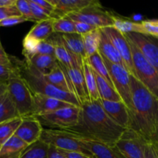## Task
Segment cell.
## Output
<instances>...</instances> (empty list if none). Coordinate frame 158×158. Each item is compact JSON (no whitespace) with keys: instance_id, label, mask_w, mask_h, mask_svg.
Masks as SVG:
<instances>
[{"instance_id":"obj_15","label":"cell","mask_w":158,"mask_h":158,"mask_svg":"<svg viewBox=\"0 0 158 158\" xmlns=\"http://www.w3.org/2000/svg\"><path fill=\"white\" fill-rule=\"evenodd\" d=\"M69 131V130H68ZM73 132V131H72ZM74 133V132H73ZM74 134L80 139L82 145L94 158H125L115 144H107Z\"/></svg>"},{"instance_id":"obj_1","label":"cell","mask_w":158,"mask_h":158,"mask_svg":"<svg viewBox=\"0 0 158 158\" xmlns=\"http://www.w3.org/2000/svg\"><path fill=\"white\" fill-rule=\"evenodd\" d=\"M69 131L101 143L115 144L125 128L110 118L99 100H88L81 104L78 123Z\"/></svg>"},{"instance_id":"obj_44","label":"cell","mask_w":158,"mask_h":158,"mask_svg":"<svg viewBox=\"0 0 158 158\" xmlns=\"http://www.w3.org/2000/svg\"><path fill=\"white\" fill-rule=\"evenodd\" d=\"M144 158H158L153 143L148 141L144 148Z\"/></svg>"},{"instance_id":"obj_8","label":"cell","mask_w":158,"mask_h":158,"mask_svg":"<svg viewBox=\"0 0 158 158\" xmlns=\"http://www.w3.org/2000/svg\"><path fill=\"white\" fill-rule=\"evenodd\" d=\"M102 58L107 69L114 88L119 94L122 101L127 106L131 116L133 111L131 90V74L125 68L110 63L104 57L102 56Z\"/></svg>"},{"instance_id":"obj_9","label":"cell","mask_w":158,"mask_h":158,"mask_svg":"<svg viewBox=\"0 0 158 158\" xmlns=\"http://www.w3.org/2000/svg\"><path fill=\"white\" fill-rule=\"evenodd\" d=\"M67 16L74 22H83L98 29L114 26V15L103 9L102 5H92L79 12L68 14Z\"/></svg>"},{"instance_id":"obj_42","label":"cell","mask_w":158,"mask_h":158,"mask_svg":"<svg viewBox=\"0 0 158 158\" xmlns=\"http://www.w3.org/2000/svg\"><path fill=\"white\" fill-rule=\"evenodd\" d=\"M26 21H27V19L23 15L9 17V18L5 19L0 21V27H9V26H15V25L25 23Z\"/></svg>"},{"instance_id":"obj_50","label":"cell","mask_w":158,"mask_h":158,"mask_svg":"<svg viewBox=\"0 0 158 158\" xmlns=\"http://www.w3.org/2000/svg\"><path fill=\"white\" fill-rule=\"evenodd\" d=\"M7 92V83H0V98Z\"/></svg>"},{"instance_id":"obj_31","label":"cell","mask_w":158,"mask_h":158,"mask_svg":"<svg viewBox=\"0 0 158 158\" xmlns=\"http://www.w3.org/2000/svg\"><path fill=\"white\" fill-rule=\"evenodd\" d=\"M100 35H101L100 29H95L88 33L82 35L86 58L98 51L100 42Z\"/></svg>"},{"instance_id":"obj_11","label":"cell","mask_w":158,"mask_h":158,"mask_svg":"<svg viewBox=\"0 0 158 158\" xmlns=\"http://www.w3.org/2000/svg\"><path fill=\"white\" fill-rule=\"evenodd\" d=\"M59 66L64 73L71 93L76 96L79 103H80V106L83 103L89 100L83 77V66L67 68L60 63H59Z\"/></svg>"},{"instance_id":"obj_4","label":"cell","mask_w":158,"mask_h":158,"mask_svg":"<svg viewBox=\"0 0 158 158\" xmlns=\"http://www.w3.org/2000/svg\"><path fill=\"white\" fill-rule=\"evenodd\" d=\"M7 93L20 117L31 116L32 110V93L19 75L14 66L13 72L7 82Z\"/></svg>"},{"instance_id":"obj_39","label":"cell","mask_w":158,"mask_h":158,"mask_svg":"<svg viewBox=\"0 0 158 158\" xmlns=\"http://www.w3.org/2000/svg\"><path fill=\"white\" fill-rule=\"evenodd\" d=\"M35 54L49 55L55 56V49H54V45L52 42L49 39L39 42L36 49H35Z\"/></svg>"},{"instance_id":"obj_48","label":"cell","mask_w":158,"mask_h":158,"mask_svg":"<svg viewBox=\"0 0 158 158\" xmlns=\"http://www.w3.org/2000/svg\"><path fill=\"white\" fill-rule=\"evenodd\" d=\"M48 158H66L62 154L61 151L57 148H54V147L49 146V156Z\"/></svg>"},{"instance_id":"obj_51","label":"cell","mask_w":158,"mask_h":158,"mask_svg":"<svg viewBox=\"0 0 158 158\" xmlns=\"http://www.w3.org/2000/svg\"><path fill=\"white\" fill-rule=\"evenodd\" d=\"M151 143H154L155 145L158 146V125H157V131H156L155 134H154V137H153L152 140H151Z\"/></svg>"},{"instance_id":"obj_34","label":"cell","mask_w":158,"mask_h":158,"mask_svg":"<svg viewBox=\"0 0 158 158\" xmlns=\"http://www.w3.org/2000/svg\"><path fill=\"white\" fill-rule=\"evenodd\" d=\"M53 31L54 33L59 34L77 33L74 22L67 15L54 19Z\"/></svg>"},{"instance_id":"obj_46","label":"cell","mask_w":158,"mask_h":158,"mask_svg":"<svg viewBox=\"0 0 158 158\" xmlns=\"http://www.w3.org/2000/svg\"><path fill=\"white\" fill-rule=\"evenodd\" d=\"M60 151L66 158H94L93 156L86 155V154H83V153L75 152V151H61V150H60Z\"/></svg>"},{"instance_id":"obj_40","label":"cell","mask_w":158,"mask_h":158,"mask_svg":"<svg viewBox=\"0 0 158 158\" xmlns=\"http://www.w3.org/2000/svg\"><path fill=\"white\" fill-rule=\"evenodd\" d=\"M19 15H21V14L15 6H9V7H0V21L9 17L19 16Z\"/></svg>"},{"instance_id":"obj_47","label":"cell","mask_w":158,"mask_h":158,"mask_svg":"<svg viewBox=\"0 0 158 158\" xmlns=\"http://www.w3.org/2000/svg\"><path fill=\"white\" fill-rule=\"evenodd\" d=\"M0 63L4 65H12L10 56L5 51L4 48L2 45L1 40H0Z\"/></svg>"},{"instance_id":"obj_52","label":"cell","mask_w":158,"mask_h":158,"mask_svg":"<svg viewBox=\"0 0 158 158\" xmlns=\"http://www.w3.org/2000/svg\"><path fill=\"white\" fill-rule=\"evenodd\" d=\"M153 144L154 145V148H155V151H156V152H157V156H158V146H157V145H155V144H154V143H153Z\"/></svg>"},{"instance_id":"obj_22","label":"cell","mask_w":158,"mask_h":158,"mask_svg":"<svg viewBox=\"0 0 158 158\" xmlns=\"http://www.w3.org/2000/svg\"><path fill=\"white\" fill-rule=\"evenodd\" d=\"M61 37L66 49L72 55L80 60H83L86 58L83 38L81 35L78 33L61 34Z\"/></svg>"},{"instance_id":"obj_14","label":"cell","mask_w":158,"mask_h":158,"mask_svg":"<svg viewBox=\"0 0 158 158\" xmlns=\"http://www.w3.org/2000/svg\"><path fill=\"white\" fill-rule=\"evenodd\" d=\"M43 131V125L38 118L28 116L22 117L21 123L14 135L29 145L40 140Z\"/></svg>"},{"instance_id":"obj_24","label":"cell","mask_w":158,"mask_h":158,"mask_svg":"<svg viewBox=\"0 0 158 158\" xmlns=\"http://www.w3.org/2000/svg\"><path fill=\"white\" fill-rule=\"evenodd\" d=\"M53 21L54 19H49L37 22L26 35L39 42L48 40L54 33Z\"/></svg>"},{"instance_id":"obj_41","label":"cell","mask_w":158,"mask_h":158,"mask_svg":"<svg viewBox=\"0 0 158 158\" xmlns=\"http://www.w3.org/2000/svg\"><path fill=\"white\" fill-rule=\"evenodd\" d=\"M13 72V66L0 63V83H7Z\"/></svg>"},{"instance_id":"obj_30","label":"cell","mask_w":158,"mask_h":158,"mask_svg":"<svg viewBox=\"0 0 158 158\" xmlns=\"http://www.w3.org/2000/svg\"><path fill=\"white\" fill-rule=\"evenodd\" d=\"M49 145L39 140L29 144L25 149L19 158H48Z\"/></svg>"},{"instance_id":"obj_35","label":"cell","mask_w":158,"mask_h":158,"mask_svg":"<svg viewBox=\"0 0 158 158\" xmlns=\"http://www.w3.org/2000/svg\"><path fill=\"white\" fill-rule=\"evenodd\" d=\"M28 2H29V6H30L32 15H33L35 19L36 20V23L37 22L43 21V20H47L49 19H53L52 18V15H53L52 12H49V11L40 7V6H37L36 4H35L32 0H28Z\"/></svg>"},{"instance_id":"obj_12","label":"cell","mask_w":158,"mask_h":158,"mask_svg":"<svg viewBox=\"0 0 158 158\" xmlns=\"http://www.w3.org/2000/svg\"><path fill=\"white\" fill-rule=\"evenodd\" d=\"M129 41L134 43L144 58L158 72V40L140 33L124 34Z\"/></svg>"},{"instance_id":"obj_5","label":"cell","mask_w":158,"mask_h":158,"mask_svg":"<svg viewBox=\"0 0 158 158\" xmlns=\"http://www.w3.org/2000/svg\"><path fill=\"white\" fill-rule=\"evenodd\" d=\"M40 140L61 151H75L92 156L82 145L77 135L68 130L43 129Z\"/></svg>"},{"instance_id":"obj_21","label":"cell","mask_w":158,"mask_h":158,"mask_svg":"<svg viewBox=\"0 0 158 158\" xmlns=\"http://www.w3.org/2000/svg\"><path fill=\"white\" fill-rule=\"evenodd\" d=\"M29 144L13 135L6 140L0 149V158H19Z\"/></svg>"},{"instance_id":"obj_36","label":"cell","mask_w":158,"mask_h":158,"mask_svg":"<svg viewBox=\"0 0 158 158\" xmlns=\"http://www.w3.org/2000/svg\"><path fill=\"white\" fill-rule=\"evenodd\" d=\"M38 43L39 41H37V40L30 38V37H28L27 35L25 36L23 41V53L25 56L26 60H29V58L35 55V49H36Z\"/></svg>"},{"instance_id":"obj_2","label":"cell","mask_w":158,"mask_h":158,"mask_svg":"<svg viewBox=\"0 0 158 158\" xmlns=\"http://www.w3.org/2000/svg\"><path fill=\"white\" fill-rule=\"evenodd\" d=\"M131 90L133 111L130 128L151 142L158 125V99L131 75Z\"/></svg>"},{"instance_id":"obj_37","label":"cell","mask_w":158,"mask_h":158,"mask_svg":"<svg viewBox=\"0 0 158 158\" xmlns=\"http://www.w3.org/2000/svg\"><path fill=\"white\" fill-rule=\"evenodd\" d=\"M15 6L18 9L21 15L25 17L27 19V21L35 22L36 23V20L35 19L33 15H32V10H31L30 6H29L28 0H16Z\"/></svg>"},{"instance_id":"obj_17","label":"cell","mask_w":158,"mask_h":158,"mask_svg":"<svg viewBox=\"0 0 158 158\" xmlns=\"http://www.w3.org/2000/svg\"><path fill=\"white\" fill-rule=\"evenodd\" d=\"M73 105L53 97H46L39 94H32V110L31 116L37 117Z\"/></svg>"},{"instance_id":"obj_10","label":"cell","mask_w":158,"mask_h":158,"mask_svg":"<svg viewBox=\"0 0 158 158\" xmlns=\"http://www.w3.org/2000/svg\"><path fill=\"white\" fill-rule=\"evenodd\" d=\"M148 140L132 128H127L115 145L125 158H144Z\"/></svg>"},{"instance_id":"obj_49","label":"cell","mask_w":158,"mask_h":158,"mask_svg":"<svg viewBox=\"0 0 158 158\" xmlns=\"http://www.w3.org/2000/svg\"><path fill=\"white\" fill-rule=\"evenodd\" d=\"M16 0H0V7H9L15 6Z\"/></svg>"},{"instance_id":"obj_7","label":"cell","mask_w":158,"mask_h":158,"mask_svg":"<svg viewBox=\"0 0 158 158\" xmlns=\"http://www.w3.org/2000/svg\"><path fill=\"white\" fill-rule=\"evenodd\" d=\"M80 114V106H70L35 117L38 118L42 125L47 126L49 129L69 130L77 126Z\"/></svg>"},{"instance_id":"obj_25","label":"cell","mask_w":158,"mask_h":158,"mask_svg":"<svg viewBox=\"0 0 158 158\" xmlns=\"http://www.w3.org/2000/svg\"><path fill=\"white\" fill-rule=\"evenodd\" d=\"M94 74L97 83L100 100L106 101H122L121 98L115 89L104 78H103L95 71H94Z\"/></svg>"},{"instance_id":"obj_28","label":"cell","mask_w":158,"mask_h":158,"mask_svg":"<svg viewBox=\"0 0 158 158\" xmlns=\"http://www.w3.org/2000/svg\"><path fill=\"white\" fill-rule=\"evenodd\" d=\"M113 27H114L123 34L134 32V33H140L144 35V31H143L141 23L131 21V20L118 17L115 15H114Z\"/></svg>"},{"instance_id":"obj_27","label":"cell","mask_w":158,"mask_h":158,"mask_svg":"<svg viewBox=\"0 0 158 158\" xmlns=\"http://www.w3.org/2000/svg\"><path fill=\"white\" fill-rule=\"evenodd\" d=\"M20 117L15 105L6 92L0 98V123Z\"/></svg>"},{"instance_id":"obj_32","label":"cell","mask_w":158,"mask_h":158,"mask_svg":"<svg viewBox=\"0 0 158 158\" xmlns=\"http://www.w3.org/2000/svg\"><path fill=\"white\" fill-rule=\"evenodd\" d=\"M86 59L87 60L88 63L89 64V66L93 69V70L97 73L103 78H104L114 87L112 82H111L110 77L109 73H108L107 69H106V66H105L104 63H103V58H102V56L100 55V52L97 51L95 53L89 56H88Z\"/></svg>"},{"instance_id":"obj_26","label":"cell","mask_w":158,"mask_h":158,"mask_svg":"<svg viewBox=\"0 0 158 158\" xmlns=\"http://www.w3.org/2000/svg\"><path fill=\"white\" fill-rule=\"evenodd\" d=\"M83 73L89 100L91 101L99 100L100 96H99L98 90H97V83H96L94 71L88 63L86 58L83 59Z\"/></svg>"},{"instance_id":"obj_3","label":"cell","mask_w":158,"mask_h":158,"mask_svg":"<svg viewBox=\"0 0 158 158\" xmlns=\"http://www.w3.org/2000/svg\"><path fill=\"white\" fill-rule=\"evenodd\" d=\"M10 59L16 72L32 94H39L46 97H53L70 103L73 106H80V103L74 94L61 90L51 84L45 79L43 74L29 66L26 61L23 62L11 56Z\"/></svg>"},{"instance_id":"obj_13","label":"cell","mask_w":158,"mask_h":158,"mask_svg":"<svg viewBox=\"0 0 158 158\" xmlns=\"http://www.w3.org/2000/svg\"><path fill=\"white\" fill-rule=\"evenodd\" d=\"M101 30L106 34V36L110 39V40L112 42L117 50L118 51L123 63H125V66L127 69L128 73L131 76L135 77L131 46H130L129 41L126 38L124 34L119 32L117 29H116L113 26L103 28V29H101Z\"/></svg>"},{"instance_id":"obj_45","label":"cell","mask_w":158,"mask_h":158,"mask_svg":"<svg viewBox=\"0 0 158 158\" xmlns=\"http://www.w3.org/2000/svg\"><path fill=\"white\" fill-rule=\"evenodd\" d=\"M35 4H36L37 6H39L40 7L43 8V9H46V10L49 11V12H52L53 14L54 10H55V7L49 2V1H46V0H32ZM53 16V15H52ZM53 18V17H52Z\"/></svg>"},{"instance_id":"obj_23","label":"cell","mask_w":158,"mask_h":158,"mask_svg":"<svg viewBox=\"0 0 158 158\" xmlns=\"http://www.w3.org/2000/svg\"><path fill=\"white\" fill-rule=\"evenodd\" d=\"M25 61L29 66L33 67L43 75L49 73L57 63L56 59L53 56L40 54H35Z\"/></svg>"},{"instance_id":"obj_29","label":"cell","mask_w":158,"mask_h":158,"mask_svg":"<svg viewBox=\"0 0 158 158\" xmlns=\"http://www.w3.org/2000/svg\"><path fill=\"white\" fill-rule=\"evenodd\" d=\"M43 76H44L45 79H46L49 83H50L51 84L55 86L56 87H57L58 89H61V90L63 91H65V92L72 94L70 89H69V86H68V83L67 82H66L64 73H63V72L62 71V69H60V66H59L58 62H57L56 64L55 65V66L52 68V69L49 73Z\"/></svg>"},{"instance_id":"obj_16","label":"cell","mask_w":158,"mask_h":158,"mask_svg":"<svg viewBox=\"0 0 158 158\" xmlns=\"http://www.w3.org/2000/svg\"><path fill=\"white\" fill-rule=\"evenodd\" d=\"M100 101L105 113L113 121L125 129L130 128V111L123 101H106L101 100H100Z\"/></svg>"},{"instance_id":"obj_53","label":"cell","mask_w":158,"mask_h":158,"mask_svg":"<svg viewBox=\"0 0 158 158\" xmlns=\"http://www.w3.org/2000/svg\"><path fill=\"white\" fill-rule=\"evenodd\" d=\"M1 148H2V144H0V149H1Z\"/></svg>"},{"instance_id":"obj_43","label":"cell","mask_w":158,"mask_h":158,"mask_svg":"<svg viewBox=\"0 0 158 158\" xmlns=\"http://www.w3.org/2000/svg\"><path fill=\"white\" fill-rule=\"evenodd\" d=\"M74 24H75L76 32L81 35L98 29L95 26H91V25L87 24L86 23H83V22H74Z\"/></svg>"},{"instance_id":"obj_18","label":"cell","mask_w":158,"mask_h":158,"mask_svg":"<svg viewBox=\"0 0 158 158\" xmlns=\"http://www.w3.org/2000/svg\"><path fill=\"white\" fill-rule=\"evenodd\" d=\"M55 7L53 19L65 16L72 12H79L92 5L100 4L97 0H48Z\"/></svg>"},{"instance_id":"obj_20","label":"cell","mask_w":158,"mask_h":158,"mask_svg":"<svg viewBox=\"0 0 158 158\" xmlns=\"http://www.w3.org/2000/svg\"><path fill=\"white\" fill-rule=\"evenodd\" d=\"M100 31H101V35H100V42L98 52H100L102 56L109 60L110 63L122 66L127 70L126 66H125V63H123L121 56L119 54L115 46H114L112 42L106 36V34L101 30V29H100Z\"/></svg>"},{"instance_id":"obj_38","label":"cell","mask_w":158,"mask_h":158,"mask_svg":"<svg viewBox=\"0 0 158 158\" xmlns=\"http://www.w3.org/2000/svg\"><path fill=\"white\" fill-rule=\"evenodd\" d=\"M144 35L158 40V19H147L141 22Z\"/></svg>"},{"instance_id":"obj_33","label":"cell","mask_w":158,"mask_h":158,"mask_svg":"<svg viewBox=\"0 0 158 158\" xmlns=\"http://www.w3.org/2000/svg\"><path fill=\"white\" fill-rule=\"evenodd\" d=\"M21 121L22 117H17L0 123V144H3L6 140L14 135Z\"/></svg>"},{"instance_id":"obj_19","label":"cell","mask_w":158,"mask_h":158,"mask_svg":"<svg viewBox=\"0 0 158 158\" xmlns=\"http://www.w3.org/2000/svg\"><path fill=\"white\" fill-rule=\"evenodd\" d=\"M49 40L52 42L55 49V57L57 62L67 68L73 66H83V60L77 58L69 52L62 40L61 34L57 33L55 36L49 37Z\"/></svg>"},{"instance_id":"obj_6","label":"cell","mask_w":158,"mask_h":158,"mask_svg":"<svg viewBox=\"0 0 158 158\" xmlns=\"http://www.w3.org/2000/svg\"><path fill=\"white\" fill-rule=\"evenodd\" d=\"M129 43L132 53L135 78L158 99V72L144 58L134 43L131 41H129Z\"/></svg>"}]
</instances>
